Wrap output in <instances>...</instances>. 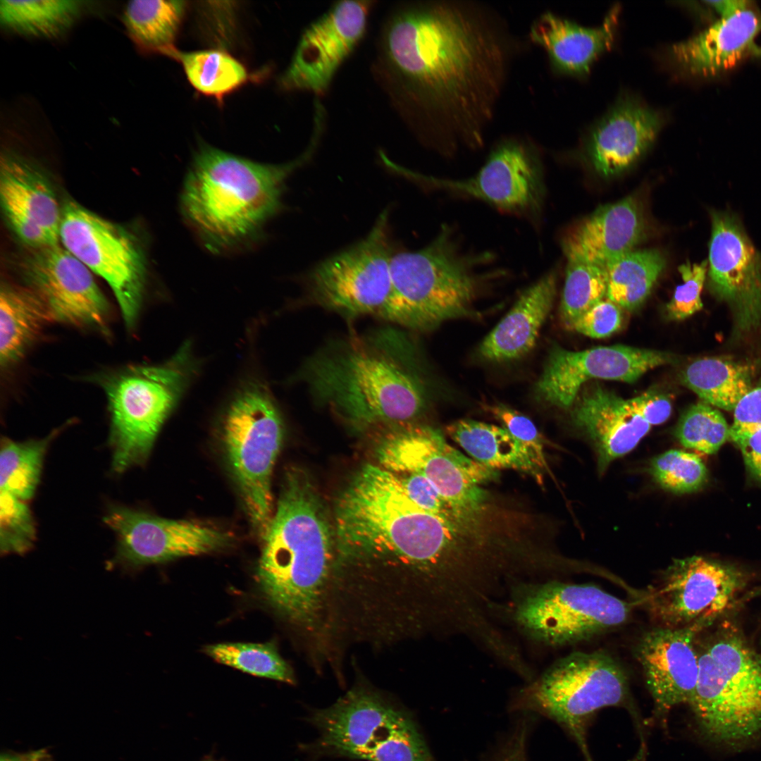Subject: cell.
<instances>
[{"mask_svg": "<svg viewBox=\"0 0 761 761\" xmlns=\"http://www.w3.org/2000/svg\"><path fill=\"white\" fill-rule=\"evenodd\" d=\"M517 47L490 6L401 2L383 19L371 69L417 140L452 156L483 147Z\"/></svg>", "mask_w": 761, "mask_h": 761, "instance_id": "cell-1", "label": "cell"}, {"mask_svg": "<svg viewBox=\"0 0 761 761\" xmlns=\"http://www.w3.org/2000/svg\"><path fill=\"white\" fill-rule=\"evenodd\" d=\"M262 539L256 578L264 598L309 641L311 648L319 650L335 542L321 500L303 471L286 472Z\"/></svg>", "mask_w": 761, "mask_h": 761, "instance_id": "cell-2", "label": "cell"}, {"mask_svg": "<svg viewBox=\"0 0 761 761\" xmlns=\"http://www.w3.org/2000/svg\"><path fill=\"white\" fill-rule=\"evenodd\" d=\"M416 355L405 334L380 329L326 345L299 378L316 400L357 428L411 422L428 400Z\"/></svg>", "mask_w": 761, "mask_h": 761, "instance_id": "cell-3", "label": "cell"}, {"mask_svg": "<svg viewBox=\"0 0 761 761\" xmlns=\"http://www.w3.org/2000/svg\"><path fill=\"white\" fill-rule=\"evenodd\" d=\"M312 132L297 159L282 164L256 162L202 143L180 193V210L203 246L226 254L253 242L281 209L286 180L315 152L322 137Z\"/></svg>", "mask_w": 761, "mask_h": 761, "instance_id": "cell-4", "label": "cell"}, {"mask_svg": "<svg viewBox=\"0 0 761 761\" xmlns=\"http://www.w3.org/2000/svg\"><path fill=\"white\" fill-rule=\"evenodd\" d=\"M490 259L488 254L466 252L453 230L444 225L422 249L393 254L391 290L378 316L425 332L474 316V302L488 276L480 269Z\"/></svg>", "mask_w": 761, "mask_h": 761, "instance_id": "cell-5", "label": "cell"}, {"mask_svg": "<svg viewBox=\"0 0 761 761\" xmlns=\"http://www.w3.org/2000/svg\"><path fill=\"white\" fill-rule=\"evenodd\" d=\"M309 722L319 734L309 745L315 757L435 761L410 712L366 683L354 685L331 706L313 712Z\"/></svg>", "mask_w": 761, "mask_h": 761, "instance_id": "cell-6", "label": "cell"}, {"mask_svg": "<svg viewBox=\"0 0 761 761\" xmlns=\"http://www.w3.org/2000/svg\"><path fill=\"white\" fill-rule=\"evenodd\" d=\"M698 655L689 705L703 733L734 745L761 733V655L733 626L719 632Z\"/></svg>", "mask_w": 761, "mask_h": 761, "instance_id": "cell-7", "label": "cell"}, {"mask_svg": "<svg viewBox=\"0 0 761 761\" xmlns=\"http://www.w3.org/2000/svg\"><path fill=\"white\" fill-rule=\"evenodd\" d=\"M192 371L190 345L185 344L163 364L128 366L105 378L115 471L146 459Z\"/></svg>", "mask_w": 761, "mask_h": 761, "instance_id": "cell-8", "label": "cell"}, {"mask_svg": "<svg viewBox=\"0 0 761 761\" xmlns=\"http://www.w3.org/2000/svg\"><path fill=\"white\" fill-rule=\"evenodd\" d=\"M630 609L626 602L593 584L525 581L511 590L503 621L529 641L558 647L621 625Z\"/></svg>", "mask_w": 761, "mask_h": 761, "instance_id": "cell-9", "label": "cell"}, {"mask_svg": "<svg viewBox=\"0 0 761 761\" xmlns=\"http://www.w3.org/2000/svg\"><path fill=\"white\" fill-rule=\"evenodd\" d=\"M221 434L245 509L262 538L274 514L271 477L283 437L280 412L264 385L251 383L235 396L225 414Z\"/></svg>", "mask_w": 761, "mask_h": 761, "instance_id": "cell-10", "label": "cell"}, {"mask_svg": "<svg viewBox=\"0 0 761 761\" xmlns=\"http://www.w3.org/2000/svg\"><path fill=\"white\" fill-rule=\"evenodd\" d=\"M628 693L624 672L602 652H574L528 682L514 700L520 710L554 719L574 736L587 761L586 726L598 710L624 702Z\"/></svg>", "mask_w": 761, "mask_h": 761, "instance_id": "cell-11", "label": "cell"}, {"mask_svg": "<svg viewBox=\"0 0 761 761\" xmlns=\"http://www.w3.org/2000/svg\"><path fill=\"white\" fill-rule=\"evenodd\" d=\"M59 240L109 284L126 327L132 328L140 311L147 277L146 256L137 237L125 227L74 201H67L62 209Z\"/></svg>", "mask_w": 761, "mask_h": 761, "instance_id": "cell-12", "label": "cell"}, {"mask_svg": "<svg viewBox=\"0 0 761 761\" xmlns=\"http://www.w3.org/2000/svg\"><path fill=\"white\" fill-rule=\"evenodd\" d=\"M395 426L378 447L380 466L396 475L425 476L453 505L476 516L487 498L481 485L495 480L497 471L450 445L434 428L410 422Z\"/></svg>", "mask_w": 761, "mask_h": 761, "instance_id": "cell-13", "label": "cell"}, {"mask_svg": "<svg viewBox=\"0 0 761 761\" xmlns=\"http://www.w3.org/2000/svg\"><path fill=\"white\" fill-rule=\"evenodd\" d=\"M388 223L385 211L364 238L311 269L306 281L314 304L349 318L378 316L391 290Z\"/></svg>", "mask_w": 761, "mask_h": 761, "instance_id": "cell-14", "label": "cell"}, {"mask_svg": "<svg viewBox=\"0 0 761 761\" xmlns=\"http://www.w3.org/2000/svg\"><path fill=\"white\" fill-rule=\"evenodd\" d=\"M748 583L734 567L701 556L675 559L649 593L648 609L659 626L701 631L744 600Z\"/></svg>", "mask_w": 761, "mask_h": 761, "instance_id": "cell-15", "label": "cell"}, {"mask_svg": "<svg viewBox=\"0 0 761 761\" xmlns=\"http://www.w3.org/2000/svg\"><path fill=\"white\" fill-rule=\"evenodd\" d=\"M402 171L429 187L476 199L502 211L524 217L537 216L545 197L538 154L528 143L514 137L500 141L480 170L465 179L440 178Z\"/></svg>", "mask_w": 761, "mask_h": 761, "instance_id": "cell-16", "label": "cell"}, {"mask_svg": "<svg viewBox=\"0 0 761 761\" xmlns=\"http://www.w3.org/2000/svg\"><path fill=\"white\" fill-rule=\"evenodd\" d=\"M375 1H340L302 32L279 82L286 91L324 95L337 71L365 35Z\"/></svg>", "mask_w": 761, "mask_h": 761, "instance_id": "cell-17", "label": "cell"}, {"mask_svg": "<svg viewBox=\"0 0 761 761\" xmlns=\"http://www.w3.org/2000/svg\"><path fill=\"white\" fill-rule=\"evenodd\" d=\"M117 538L116 559L128 568L199 555L230 544V533L194 520H173L113 507L104 518Z\"/></svg>", "mask_w": 761, "mask_h": 761, "instance_id": "cell-18", "label": "cell"}, {"mask_svg": "<svg viewBox=\"0 0 761 761\" xmlns=\"http://www.w3.org/2000/svg\"><path fill=\"white\" fill-rule=\"evenodd\" d=\"M674 360L673 355L667 352L621 345L581 351L553 345L536 383L534 394L545 403L568 409L590 380L632 383L647 371Z\"/></svg>", "mask_w": 761, "mask_h": 761, "instance_id": "cell-19", "label": "cell"}, {"mask_svg": "<svg viewBox=\"0 0 761 761\" xmlns=\"http://www.w3.org/2000/svg\"><path fill=\"white\" fill-rule=\"evenodd\" d=\"M54 321L108 334L110 307L92 271L58 244L36 249L25 267Z\"/></svg>", "mask_w": 761, "mask_h": 761, "instance_id": "cell-20", "label": "cell"}, {"mask_svg": "<svg viewBox=\"0 0 761 761\" xmlns=\"http://www.w3.org/2000/svg\"><path fill=\"white\" fill-rule=\"evenodd\" d=\"M711 216L709 285L729 306L738 333H749L761 326V256L731 216Z\"/></svg>", "mask_w": 761, "mask_h": 761, "instance_id": "cell-21", "label": "cell"}, {"mask_svg": "<svg viewBox=\"0 0 761 761\" xmlns=\"http://www.w3.org/2000/svg\"><path fill=\"white\" fill-rule=\"evenodd\" d=\"M664 123L659 111L636 97L622 96L590 129L585 156L603 177L621 173L648 150Z\"/></svg>", "mask_w": 761, "mask_h": 761, "instance_id": "cell-22", "label": "cell"}, {"mask_svg": "<svg viewBox=\"0 0 761 761\" xmlns=\"http://www.w3.org/2000/svg\"><path fill=\"white\" fill-rule=\"evenodd\" d=\"M0 197L13 231L36 249L59 241L62 209L49 182L22 158L5 154L0 162Z\"/></svg>", "mask_w": 761, "mask_h": 761, "instance_id": "cell-23", "label": "cell"}, {"mask_svg": "<svg viewBox=\"0 0 761 761\" xmlns=\"http://www.w3.org/2000/svg\"><path fill=\"white\" fill-rule=\"evenodd\" d=\"M693 627L657 626L645 633L636 648L647 687L657 711L664 714L681 703H689L698 675V655Z\"/></svg>", "mask_w": 761, "mask_h": 761, "instance_id": "cell-24", "label": "cell"}, {"mask_svg": "<svg viewBox=\"0 0 761 761\" xmlns=\"http://www.w3.org/2000/svg\"><path fill=\"white\" fill-rule=\"evenodd\" d=\"M571 407L572 422L591 441L600 473L632 451L651 428L627 400L597 383L585 384Z\"/></svg>", "mask_w": 761, "mask_h": 761, "instance_id": "cell-25", "label": "cell"}, {"mask_svg": "<svg viewBox=\"0 0 761 761\" xmlns=\"http://www.w3.org/2000/svg\"><path fill=\"white\" fill-rule=\"evenodd\" d=\"M645 230L643 209L631 196L598 208L571 227L562 237V248L567 261L605 268L633 250Z\"/></svg>", "mask_w": 761, "mask_h": 761, "instance_id": "cell-26", "label": "cell"}, {"mask_svg": "<svg viewBox=\"0 0 761 761\" xmlns=\"http://www.w3.org/2000/svg\"><path fill=\"white\" fill-rule=\"evenodd\" d=\"M761 32V13L753 7L721 18L668 50L672 63L688 75L711 77L726 71L757 51L755 39Z\"/></svg>", "mask_w": 761, "mask_h": 761, "instance_id": "cell-27", "label": "cell"}, {"mask_svg": "<svg viewBox=\"0 0 761 761\" xmlns=\"http://www.w3.org/2000/svg\"><path fill=\"white\" fill-rule=\"evenodd\" d=\"M619 6H614L597 27H585L550 12L537 17L531 41L547 53L552 68L573 76L587 74L594 61L613 45Z\"/></svg>", "mask_w": 761, "mask_h": 761, "instance_id": "cell-28", "label": "cell"}, {"mask_svg": "<svg viewBox=\"0 0 761 761\" xmlns=\"http://www.w3.org/2000/svg\"><path fill=\"white\" fill-rule=\"evenodd\" d=\"M556 290L557 275L551 271L524 290L481 342L478 355L485 361L505 362L527 354L551 311Z\"/></svg>", "mask_w": 761, "mask_h": 761, "instance_id": "cell-29", "label": "cell"}, {"mask_svg": "<svg viewBox=\"0 0 761 761\" xmlns=\"http://www.w3.org/2000/svg\"><path fill=\"white\" fill-rule=\"evenodd\" d=\"M54 321L49 309L30 287L2 285L0 292V361L7 368L20 360Z\"/></svg>", "mask_w": 761, "mask_h": 761, "instance_id": "cell-30", "label": "cell"}, {"mask_svg": "<svg viewBox=\"0 0 761 761\" xmlns=\"http://www.w3.org/2000/svg\"><path fill=\"white\" fill-rule=\"evenodd\" d=\"M446 432L477 462L494 470L512 469L526 472L541 481L542 474L526 450L503 427L464 419L448 425Z\"/></svg>", "mask_w": 761, "mask_h": 761, "instance_id": "cell-31", "label": "cell"}, {"mask_svg": "<svg viewBox=\"0 0 761 761\" xmlns=\"http://www.w3.org/2000/svg\"><path fill=\"white\" fill-rule=\"evenodd\" d=\"M681 380L703 402L728 411L734 410L753 388L748 365L716 357L693 361L682 371Z\"/></svg>", "mask_w": 761, "mask_h": 761, "instance_id": "cell-32", "label": "cell"}, {"mask_svg": "<svg viewBox=\"0 0 761 761\" xmlns=\"http://www.w3.org/2000/svg\"><path fill=\"white\" fill-rule=\"evenodd\" d=\"M666 266L658 249L632 250L610 263L606 297L629 311L639 308Z\"/></svg>", "mask_w": 761, "mask_h": 761, "instance_id": "cell-33", "label": "cell"}, {"mask_svg": "<svg viewBox=\"0 0 761 761\" xmlns=\"http://www.w3.org/2000/svg\"><path fill=\"white\" fill-rule=\"evenodd\" d=\"M186 1L133 0L123 12L126 30L142 50L166 55L174 42L182 23Z\"/></svg>", "mask_w": 761, "mask_h": 761, "instance_id": "cell-34", "label": "cell"}, {"mask_svg": "<svg viewBox=\"0 0 761 761\" xmlns=\"http://www.w3.org/2000/svg\"><path fill=\"white\" fill-rule=\"evenodd\" d=\"M166 55L181 64L188 81L196 90L218 101L249 80L245 66L222 50L184 52L175 47Z\"/></svg>", "mask_w": 761, "mask_h": 761, "instance_id": "cell-35", "label": "cell"}, {"mask_svg": "<svg viewBox=\"0 0 761 761\" xmlns=\"http://www.w3.org/2000/svg\"><path fill=\"white\" fill-rule=\"evenodd\" d=\"M80 2L69 0L11 1L0 2V21L6 29L24 35L54 38L74 23Z\"/></svg>", "mask_w": 761, "mask_h": 761, "instance_id": "cell-36", "label": "cell"}, {"mask_svg": "<svg viewBox=\"0 0 761 761\" xmlns=\"http://www.w3.org/2000/svg\"><path fill=\"white\" fill-rule=\"evenodd\" d=\"M56 433L25 443L4 440L0 454V493L25 502L32 497L45 452Z\"/></svg>", "mask_w": 761, "mask_h": 761, "instance_id": "cell-37", "label": "cell"}, {"mask_svg": "<svg viewBox=\"0 0 761 761\" xmlns=\"http://www.w3.org/2000/svg\"><path fill=\"white\" fill-rule=\"evenodd\" d=\"M206 653L215 661L247 674L287 683L295 682L291 667L274 643H223L208 645Z\"/></svg>", "mask_w": 761, "mask_h": 761, "instance_id": "cell-38", "label": "cell"}, {"mask_svg": "<svg viewBox=\"0 0 761 761\" xmlns=\"http://www.w3.org/2000/svg\"><path fill=\"white\" fill-rule=\"evenodd\" d=\"M607 289L605 268L567 261L559 307V318L563 326L572 330L580 317L606 297Z\"/></svg>", "mask_w": 761, "mask_h": 761, "instance_id": "cell-39", "label": "cell"}, {"mask_svg": "<svg viewBox=\"0 0 761 761\" xmlns=\"http://www.w3.org/2000/svg\"><path fill=\"white\" fill-rule=\"evenodd\" d=\"M729 429L721 412L701 401L683 413L675 434L685 447L711 454L729 439Z\"/></svg>", "mask_w": 761, "mask_h": 761, "instance_id": "cell-40", "label": "cell"}, {"mask_svg": "<svg viewBox=\"0 0 761 761\" xmlns=\"http://www.w3.org/2000/svg\"><path fill=\"white\" fill-rule=\"evenodd\" d=\"M649 471L660 487L677 494L700 489L707 476L706 467L698 455L676 449L653 458Z\"/></svg>", "mask_w": 761, "mask_h": 761, "instance_id": "cell-41", "label": "cell"}, {"mask_svg": "<svg viewBox=\"0 0 761 761\" xmlns=\"http://www.w3.org/2000/svg\"><path fill=\"white\" fill-rule=\"evenodd\" d=\"M35 528L26 502L0 493V547L2 554H23L33 545Z\"/></svg>", "mask_w": 761, "mask_h": 761, "instance_id": "cell-42", "label": "cell"}, {"mask_svg": "<svg viewBox=\"0 0 761 761\" xmlns=\"http://www.w3.org/2000/svg\"><path fill=\"white\" fill-rule=\"evenodd\" d=\"M485 408L521 444L537 470L541 474L544 471H549L543 440L533 422L502 403L487 405Z\"/></svg>", "mask_w": 761, "mask_h": 761, "instance_id": "cell-43", "label": "cell"}, {"mask_svg": "<svg viewBox=\"0 0 761 761\" xmlns=\"http://www.w3.org/2000/svg\"><path fill=\"white\" fill-rule=\"evenodd\" d=\"M708 261L691 264L687 261L679 266L683 283L676 287L666 306L671 320H683L703 308L701 292L707 273Z\"/></svg>", "mask_w": 761, "mask_h": 761, "instance_id": "cell-44", "label": "cell"}, {"mask_svg": "<svg viewBox=\"0 0 761 761\" xmlns=\"http://www.w3.org/2000/svg\"><path fill=\"white\" fill-rule=\"evenodd\" d=\"M623 309L605 298L586 312L572 330L593 338H605L618 331L623 322Z\"/></svg>", "mask_w": 761, "mask_h": 761, "instance_id": "cell-45", "label": "cell"}, {"mask_svg": "<svg viewBox=\"0 0 761 761\" xmlns=\"http://www.w3.org/2000/svg\"><path fill=\"white\" fill-rule=\"evenodd\" d=\"M627 402L631 410L651 426L665 422L672 412L670 396L656 390H648Z\"/></svg>", "mask_w": 761, "mask_h": 761, "instance_id": "cell-46", "label": "cell"}, {"mask_svg": "<svg viewBox=\"0 0 761 761\" xmlns=\"http://www.w3.org/2000/svg\"><path fill=\"white\" fill-rule=\"evenodd\" d=\"M729 439L740 449L751 474L761 481V426L743 431H731Z\"/></svg>", "mask_w": 761, "mask_h": 761, "instance_id": "cell-47", "label": "cell"}, {"mask_svg": "<svg viewBox=\"0 0 761 761\" xmlns=\"http://www.w3.org/2000/svg\"><path fill=\"white\" fill-rule=\"evenodd\" d=\"M734 412L731 431H743L761 426V380L741 399Z\"/></svg>", "mask_w": 761, "mask_h": 761, "instance_id": "cell-48", "label": "cell"}, {"mask_svg": "<svg viewBox=\"0 0 761 761\" xmlns=\"http://www.w3.org/2000/svg\"><path fill=\"white\" fill-rule=\"evenodd\" d=\"M491 761H526V743L521 739L509 740L500 746Z\"/></svg>", "mask_w": 761, "mask_h": 761, "instance_id": "cell-49", "label": "cell"}, {"mask_svg": "<svg viewBox=\"0 0 761 761\" xmlns=\"http://www.w3.org/2000/svg\"><path fill=\"white\" fill-rule=\"evenodd\" d=\"M708 6L714 8L721 16L727 18L750 7L751 2L745 0H720L706 1Z\"/></svg>", "mask_w": 761, "mask_h": 761, "instance_id": "cell-50", "label": "cell"}, {"mask_svg": "<svg viewBox=\"0 0 761 761\" xmlns=\"http://www.w3.org/2000/svg\"><path fill=\"white\" fill-rule=\"evenodd\" d=\"M50 755L44 749L23 753L1 755L0 761H49Z\"/></svg>", "mask_w": 761, "mask_h": 761, "instance_id": "cell-51", "label": "cell"}, {"mask_svg": "<svg viewBox=\"0 0 761 761\" xmlns=\"http://www.w3.org/2000/svg\"><path fill=\"white\" fill-rule=\"evenodd\" d=\"M503 551H505V550H503ZM506 552H507V551H506ZM512 553H514V552H512ZM514 554H516V553H514ZM517 555H519V554H517ZM522 556H524V555H522ZM524 557H526V556H524ZM528 558H531V557H528ZM531 559H533V558H531ZM535 560H537V559H535Z\"/></svg>", "mask_w": 761, "mask_h": 761, "instance_id": "cell-52", "label": "cell"}]
</instances>
